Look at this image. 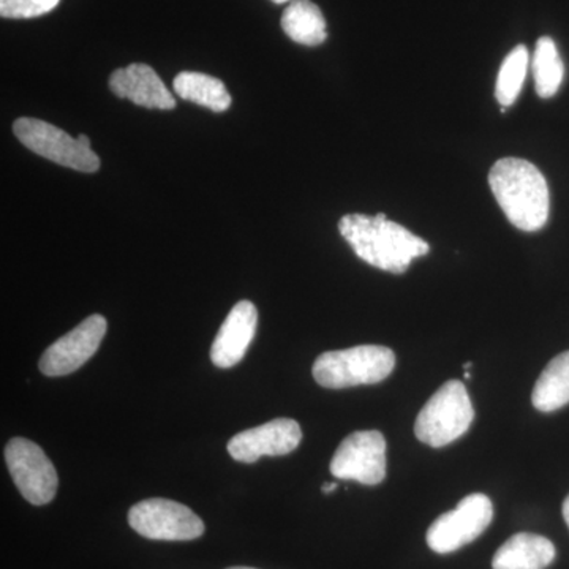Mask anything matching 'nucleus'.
<instances>
[{"instance_id":"f257e3e1","label":"nucleus","mask_w":569,"mask_h":569,"mask_svg":"<svg viewBox=\"0 0 569 569\" xmlns=\"http://www.w3.org/2000/svg\"><path fill=\"white\" fill-rule=\"evenodd\" d=\"M339 231L361 260L391 274H403L411 261L426 257L430 250L425 239L387 219L385 213H348L340 219Z\"/></svg>"},{"instance_id":"f03ea898","label":"nucleus","mask_w":569,"mask_h":569,"mask_svg":"<svg viewBox=\"0 0 569 569\" xmlns=\"http://www.w3.org/2000/svg\"><path fill=\"white\" fill-rule=\"evenodd\" d=\"M489 186L509 223L533 233L548 223L550 193L548 181L529 160H498L489 173Z\"/></svg>"},{"instance_id":"7ed1b4c3","label":"nucleus","mask_w":569,"mask_h":569,"mask_svg":"<svg viewBox=\"0 0 569 569\" xmlns=\"http://www.w3.org/2000/svg\"><path fill=\"white\" fill-rule=\"evenodd\" d=\"M396 355L391 348L359 346L347 350L326 351L313 365V378L320 387L343 389L376 385L391 376Z\"/></svg>"},{"instance_id":"20e7f679","label":"nucleus","mask_w":569,"mask_h":569,"mask_svg":"<svg viewBox=\"0 0 569 569\" xmlns=\"http://www.w3.org/2000/svg\"><path fill=\"white\" fill-rule=\"evenodd\" d=\"M475 419V408L462 381L449 380L422 408L415 433L422 443L443 448L466 436Z\"/></svg>"},{"instance_id":"39448f33","label":"nucleus","mask_w":569,"mask_h":569,"mask_svg":"<svg viewBox=\"0 0 569 569\" xmlns=\"http://www.w3.org/2000/svg\"><path fill=\"white\" fill-rule=\"evenodd\" d=\"M13 132L26 148L61 167L81 173H96L100 170L99 156L92 151L91 140L86 134L73 138L58 127L33 118L14 121Z\"/></svg>"},{"instance_id":"423d86ee","label":"nucleus","mask_w":569,"mask_h":569,"mask_svg":"<svg viewBox=\"0 0 569 569\" xmlns=\"http://www.w3.org/2000/svg\"><path fill=\"white\" fill-rule=\"evenodd\" d=\"M129 523L138 535L156 541H192L204 533L203 520L192 509L167 498L133 505Z\"/></svg>"},{"instance_id":"0eeeda50","label":"nucleus","mask_w":569,"mask_h":569,"mask_svg":"<svg viewBox=\"0 0 569 569\" xmlns=\"http://www.w3.org/2000/svg\"><path fill=\"white\" fill-rule=\"evenodd\" d=\"M493 518L492 501L485 493H471L458 507L440 516L427 531V545L437 553L456 552L481 537Z\"/></svg>"},{"instance_id":"6e6552de","label":"nucleus","mask_w":569,"mask_h":569,"mask_svg":"<svg viewBox=\"0 0 569 569\" xmlns=\"http://www.w3.org/2000/svg\"><path fill=\"white\" fill-rule=\"evenodd\" d=\"M6 460L10 477L29 503L36 507L50 503L58 492V471L39 445L28 438H11Z\"/></svg>"},{"instance_id":"1a4fd4ad","label":"nucleus","mask_w":569,"mask_h":569,"mask_svg":"<svg viewBox=\"0 0 569 569\" xmlns=\"http://www.w3.org/2000/svg\"><path fill=\"white\" fill-rule=\"evenodd\" d=\"M331 475L343 481L377 486L387 477V440L378 430H358L340 443Z\"/></svg>"},{"instance_id":"9d476101","label":"nucleus","mask_w":569,"mask_h":569,"mask_svg":"<svg viewBox=\"0 0 569 569\" xmlns=\"http://www.w3.org/2000/svg\"><path fill=\"white\" fill-rule=\"evenodd\" d=\"M108 323L104 317L91 316L86 318L69 335L56 340L40 359V372L47 377H63L73 373L89 361L99 350Z\"/></svg>"},{"instance_id":"9b49d317","label":"nucleus","mask_w":569,"mask_h":569,"mask_svg":"<svg viewBox=\"0 0 569 569\" xmlns=\"http://www.w3.org/2000/svg\"><path fill=\"white\" fill-rule=\"evenodd\" d=\"M301 440V426L295 419L279 418L231 438L228 452L238 462L253 463L263 456L277 458L290 455Z\"/></svg>"},{"instance_id":"f8f14e48","label":"nucleus","mask_w":569,"mask_h":569,"mask_svg":"<svg viewBox=\"0 0 569 569\" xmlns=\"http://www.w3.org/2000/svg\"><path fill=\"white\" fill-rule=\"evenodd\" d=\"M258 310L250 301H239L220 326L213 339L211 361L220 369H230L242 361L254 335H257Z\"/></svg>"},{"instance_id":"ddd939ff","label":"nucleus","mask_w":569,"mask_h":569,"mask_svg":"<svg viewBox=\"0 0 569 569\" xmlns=\"http://www.w3.org/2000/svg\"><path fill=\"white\" fill-rule=\"evenodd\" d=\"M110 89L119 99H129L149 110H173L174 97L152 67L132 63L126 69L112 71Z\"/></svg>"},{"instance_id":"4468645a","label":"nucleus","mask_w":569,"mask_h":569,"mask_svg":"<svg viewBox=\"0 0 569 569\" xmlns=\"http://www.w3.org/2000/svg\"><path fill=\"white\" fill-rule=\"evenodd\" d=\"M556 560V546L548 538L518 533L493 556V569H546Z\"/></svg>"},{"instance_id":"2eb2a0df","label":"nucleus","mask_w":569,"mask_h":569,"mask_svg":"<svg viewBox=\"0 0 569 569\" xmlns=\"http://www.w3.org/2000/svg\"><path fill=\"white\" fill-rule=\"evenodd\" d=\"M283 32L296 43L318 47L328 39L321 10L310 0H293L282 14Z\"/></svg>"},{"instance_id":"dca6fc26","label":"nucleus","mask_w":569,"mask_h":569,"mask_svg":"<svg viewBox=\"0 0 569 569\" xmlns=\"http://www.w3.org/2000/svg\"><path fill=\"white\" fill-rule=\"evenodd\" d=\"M537 410L542 413L560 410L569 403V351H565L542 370L531 395Z\"/></svg>"},{"instance_id":"f3484780","label":"nucleus","mask_w":569,"mask_h":569,"mask_svg":"<svg viewBox=\"0 0 569 569\" xmlns=\"http://www.w3.org/2000/svg\"><path fill=\"white\" fill-rule=\"evenodd\" d=\"M174 92L183 100L201 104L216 112L230 108L231 96L222 81L198 71H182L174 78Z\"/></svg>"},{"instance_id":"a211bd4d","label":"nucleus","mask_w":569,"mask_h":569,"mask_svg":"<svg viewBox=\"0 0 569 569\" xmlns=\"http://www.w3.org/2000/svg\"><path fill=\"white\" fill-rule=\"evenodd\" d=\"M535 89L541 99H550L559 92L565 78V66L559 48L550 37H541L537 41L533 59H531Z\"/></svg>"},{"instance_id":"6ab92c4d","label":"nucleus","mask_w":569,"mask_h":569,"mask_svg":"<svg viewBox=\"0 0 569 569\" xmlns=\"http://www.w3.org/2000/svg\"><path fill=\"white\" fill-rule=\"evenodd\" d=\"M530 67V54L527 47L519 44L509 52L498 71L496 84V99L503 108L511 107L518 100L526 82L527 71Z\"/></svg>"},{"instance_id":"aec40b11","label":"nucleus","mask_w":569,"mask_h":569,"mask_svg":"<svg viewBox=\"0 0 569 569\" xmlns=\"http://www.w3.org/2000/svg\"><path fill=\"white\" fill-rule=\"evenodd\" d=\"M61 0H0V14L9 20H29L50 13Z\"/></svg>"},{"instance_id":"412c9836","label":"nucleus","mask_w":569,"mask_h":569,"mask_svg":"<svg viewBox=\"0 0 569 569\" xmlns=\"http://www.w3.org/2000/svg\"><path fill=\"white\" fill-rule=\"evenodd\" d=\"M337 488H339V485H337V482H328V485H323V488H321V490H323V493H326V496H329V493L335 492Z\"/></svg>"},{"instance_id":"4be33fe9","label":"nucleus","mask_w":569,"mask_h":569,"mask_svg":"<svg viewBox=\"0 0 569 569\" xmlns=\"http://www.w3.org/2000/svg\"><path fill=\"white\" fill-rule=\"evenodd\" d=\"M563 518L569 529V496L567 497V500L563 501Z\"/></svg>"},{"instance_id":"5701e85b","label":"nucleus","mask_w":569,"mask_h":569,"mask_svg":"<svg viewBox=\"0 0 569 569\" xmlns=\"http://www.w3.org/2000/svg\"><path fill=\"white\" fill-rule=\"evenodd\" d=\"M272 2H274V3H284V2H290V0H272Z\"/></svg>"},{"instance_id":"b1692460","label":"nucleus","mask_w":569,"mask_h":569,"mask_svg":"<svg viewBox=\"0 0 569 569\" xmlns=\"http://www.w3.org/2000/svg\"><path fill=\"white\" fill-rule=\"evenodd\" d=\"M228 569H257V568H247V567H233V568H228Z\"/></svg>"}]
</instances>
